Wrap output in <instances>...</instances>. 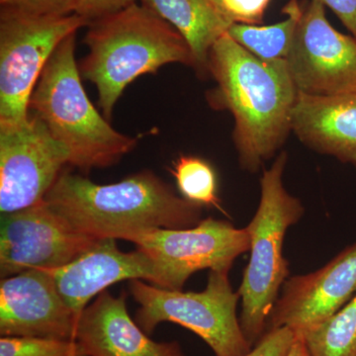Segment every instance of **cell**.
Here are the masks:
<instances>
[{
	"mask_svg": "<svg viewBox=\"0 0 356 356\" xmlns=\"http://www.w3.org/2000/svg\"><path fill=\"white\" fill-rule=\"evenodd\" d=\"M208 70L217 83L208 92V102L233 115L241 168L257 172L292 132L298 90L286 62L262 60L226 33L211 48Z\"/></svg>",
	"mask_w": 356,
	"mask_h": 356,
	"instance_id": "cell-1",
	"label": "cell"
},
{
	"mask_svg": "<svg viewBox=\"0 0 356 356\" xmlns=\"http://www.w3.org/2000/svg\"><path fill=\"white\" fill-rule=\"evenodd\" d=\"M44 200L76 231L96 238H129L154 229H189L203 207L179 197L149 170L100 185L63 170Z\"/></svg>",
	"mask_w": 356,
	"mask_h": 356,
	"instance_id": "cell-2",
	"label": "cell"
},
{
	"mask_svg": "<svg viewBox=\"0 0 356 356\" xmlns=\"http://www.w3.org/2000/svg\"><path fill=\"white\" fill-rule=\"evenodd\" d=\"M84 37L88 53L79 64L83 79L95 83L107 120L126 88L138 77L168 64L195 69L189 44L172 24L144 4L91 21Z\"/></svg>",
	"mask_w": 356,
	"mask_h": 356,
	"instance_id": "cell-3",
	"label": "cell"
},
{
	"mask_svg": "<svg viewBox=\"0 0 356 356\" xmlns=\"http://www.w3.org/2000/svg\"><path fill=\"white\" fill-rule=\"evenodd\" d=\"M76 34L56 49L30 98L29 110L70 153V165L88 173L116 165L138 144L115 130L89 100L76 64Z\"/></svg>",
	"mask_w": 356,
	"mask_h": 356,
	"instance_id": "cell-4",
	"label": "cell"
},
{
	"mask_svg": "<svg viewBox=\"0 0 356 356\" xmlns=\"http://www.w3.org/2000/svg\"><path fill=\"white\" fill-rule=\"evenodd\" d=\"M286 152H281L261 180L259 207L245 229L250 257L238 292L242 302L240 323L254 346L266 334L267 321L281 288L289 278V261L283 254L287 229L303 217L304 206L283 184Z\"/></svg>",
	"mask_w": 356,
	"mask_h": 356,
	"instance_id": "cell-5",
	"label": "cell"
},
{
	"mask_svg": "<svg viewBox=\"0 0 356 356\" xmlns=\"http://www.w3.org/2000/svg\"><path fill=\"white\" fill-rule=\"evenodd\" d=\"M229 273L210 270L207 286L201 292L175 291L130 280L131 295L140 306L136 323L147 334L161 323H175L200 337L216 356L247 355L252 346L236 315L241 296L234 292Z\"/></svg>",
	"mask_w": 356,
	"mask_h": 356,
	"instance_id": "cell-6",
	"label": "cell"
},
{
	"mask_svg": "<svg viewBox=\"0 0 356 356\" xmlns=\"http://www.w3.org/2000/svg\"><path fill=\"white\" fill-rule=\"evenodd\" d=\"M88 24L76 13L37 15L0 7V128L28 121L30 98L49 58Z\"/></svg>",
	"mask_w": 356,
	"mask_h": 356,
	"instance_id": "cell-7",
	"label": "cell"
},
{
	"mask_svg": "<svg viewBox=\"0 0 356 356\" xmlns=\"http://www.w3.org/2000/svg\"><path fill=\"white\" fill-rule=\"evenodd\" d=\"M301 3V16L285 58L297 90L312 96L356 92V37L332 27L321 0Z\"/></svg>",
	"mask_w": 356,
	"mask_h": 356,
	"instance_id": "cell-8",
	"label": "cell"
},
{
	"mask_svg": "<svg viewBox=\"0 0 356 356\" xmlns=\"http://www.w3.org/2000/svg\"><path fill=\"white\" fill-rule=\"evenodd\" d=\"M154 259L165 278V289L181 291L197 271L231 270L241 254L250 250L247 229L226 220L206 218L189 229H154L129 238Z\"/></svg>",
	"mask_w": 356,
	"mask_h": 356,
	"instance_id": "cell-9",
	"label": "cell"
},
{
	"mask_svg": "<svg viewBox=\"0 0 356 356\" xmlns=\"http://www.w3.org/2000/svg\"><path fill=\"white\" fill-rule=\"evenodd\" d=\"M98 241L76 231L44 199L24 209L1 214L0 277L32 269L60 268Z\"/></svg>",
	"mask_w": 356,
	"mask_h": 356,
	"instance_id": "cell-10",
	"label": "cell"
},
{
	"mask_svg": "<svg viewBox=\"0 0 356 356\" xmlns=\"http://www.w3.org/2000/svg\"><path fill=\"white\" fill-rule=\"evenodd\" d=\"M65 165L69 151L36 115L22 125L0 128L1 214L43 200Z\"/></svg>",
	"mask_w": 356,
	"mask_h": 356,
	"instance_id": "cell-11",
	"label": "cell"
},
{
	"mask_svg": "<svg viewBox=\"0 0 356 356\" xmlns=\"http://www.w3.org/2000/svg\"><path fill=\"white\" fill-rule=\"evenodd\" d=\"M356 294V243L322 268L285 281L266 331L287 327L296 334L322 324Z\"/></svg>",
	"mask_w": 356,
	"mask_h": 356,
	"instance_id": "cell-12",
	"label": "cell"
},
{
	"mask_svg": "<svg viewBox=\"0 0 356 356\" xmlns=\"http://www.w3.org/2000/svg\"><path fill=\"white\" fill-rule=\"evenodd\" d=\"M79 318L50 271L32 269L0 282V334L74 341Z\"/></svg>",
	"mask_w": 356,
	"mask_h": 356,
	"instance_id": "cell-13",
	"label": "cell"
},
{
	"mask_svg": "<svg viewBox=\"0 0 356 356\" xmlns=\"http://www.w3.org/2000/svg\"><path fill=\"white\" fill-rule=\"evenodd\" d=\"M50 271L62 298L77 318L93 297L115 283L143 280L165 288V274L143 250L122 252L115 238H102L74 261Z\"/></svg>",
	"mask_w": 356,
	"mask_h": 356,
	"instance_id": "cell-14",
	"label": "cell"
},
{
	"mask_svg": "<svg viewBox=\"0 0 356 356\" xmlns=\"http://www.w3.org/2000/svg\"><path fill=\"white\" fill-rule=\"evenodd\" d=\"M127 293L114 297L107 290L86 307L77 322L74 341L88 356H185L177 341L149 339L129 315Z\"/></svg>",
	"mask_w": 356,
	"mask_h": 356,
	"instance_id": "cell-15",
	"label": "cell"
},
{
	"mask_svg": "<svg viewBox=\"0 0 356 356\" xmlns=\"http://www.w3.org/2000/svg\"><path fill=\"white\" fill-rule=\"evenodd\" d=\"M291 129L307 147L356 168V92L334 96L298 92Z\"/></svg>",
	"mask_w": 356,
	"mask_h": 356,
	"instance_id": "cell-16",
	"label": "cell"
},
{
	"mask_svg": "<svg viewBox=\"0 0 356 356\" xmlns=\"http://www.w3.org/2000/svg\"><path fill=\"white\" fill-rule=\"evenodd\" d=\"M177 30L191 47L198 76H209L208 57L213 44L232 24L213 0H140Z\"/></svg>",
	"mask_w": 356,
	"mask_h": 356,
	"instance_id": "cell-17",
	"label": "cell"
},
{
	"mask_svg": "<svg viewBox=\"0 0 356 356\" xmlns=\"http://www.w3.org/2000/svg\"><path fill=\"white\" fill-rule=\"evenodd\" d=\"M282 13L286 14V19L276 24H233L227 33L234 41L262 60H285L301 16V1L290 0L283 7Z\"/></svg>",
	"mask_w": 356,
	"mask_h": 356,
	"instance_id": "cell-18",
	"label": "cell"
},
{
	"mask_svg": "<svg viewBox=\"0 0 356 356\" xmlns=\"http://www.w3.org/2000/svg\"><path fill=\"white\" fill-rule=\"evenodd\" d=\"M299 334L310 356H356V294L325 322Z\"/></svg>",
	"mask_w": 356,
	"mask_h": 356,
	"instance_id": "cell-19",
	"label": "cell"
},
{
	"mask_svg": "<svg viewBox=\"0 0 356 356\" xmlns=\"http://www.w3.org/2000/svg\"><path fill=\"white\" fill-rule=\"evenodd\" d=\"M170 172L182 197L201 207H214L225 212L218 196L216 172L207 161L197 156H180Z\"/></svg>",
	"mask_w": 356,
	"mask_h": 356,
	"instance_id": "cell-20",
	"label": "cell"
},
{
	"mask_svg": "<svg viewBox=\"0 0 356 356\" xmlns=\"http://www.w3.org/2000/svg\"><path fill=\"white\" fill-rule=\"evenodd\" d=\"M0 356H88L76 341L33 337H2Z\"/></svg>",
	"mask_w": 356,
	"mask_h": 356,
	"instance_id": "cell-21",
	"label": "cell"
},
{
	"mask_svg": "<svg viewBox=\"0 0 356 356\" xmlns=\"http://www.w3.org/2000/svg\"><path fill=\"white\" fill-rule=\"evenodd\" d=\"M232 25H261L271 0H213Z\"/></svg>",
	"mask_w": 356,
	"mask_h": 356,
	"instance_id": "cell-22",
	"label": "cell"
},
{
	"mask_svg": "<svg viewBox=\"0 0 356 356\" xmlns=\"http://www.w3.org/2000/svg\"><path fill=\"white\" fill-rule=\"evenodd\" d=\"M297 334L290 327L269 330L245 356H287Z\"/></svg>",
	"mask_w": 356,
	"mask_h": 356,
	"instance_id": "cell-23",
	"label": "cell"
},
{
	"mask_svg": "<svg viewBox=\"0 0 356 356\" xmlns=\"http://www.w3.org/2000/svg\"><path fill=\"white\" fill-rule=\"evenodd\" d=\"M0 7L37 15L63 16L74 13V0H0Z\"/></svg>",
	"mask_w": 356,
	"mask_h": 356,
	"instance_id": "cell-24",
	"label": "cell"
},
{
	"mask_svg": "<svg viewBox=\"0 0 356 356\" xmlns=\"http://www.w3.org/2000/svg\"><path fill=\"white\" fill-rule=\"evenodd\" d=\"M138 0H74V13L88 21L99 19L137 3Z\"/></svg>",
	"mask_w": 356,
	"mask_h": 356,
	"instance_id": "cell-25",
	"label": "cell"
},
{
	"mask_svg": "<svg viewBox=\"0 0 356 356\" xmlns=\"http://www.w3.org/2000/svg\"><path fill=\"white\" fill-rule=\"evenodd\" d=\"M330 7L341 23L356 37V0H321Z\"/></svg>",
	"mask_w": 356,
	"mask_h": 356,
	"instance_id": "cell-26",
	"label": "cell"
},
{
	"mask_svg": "<svg viewBox=\"0 0 356 356\" xmlns=\"http://www.w3.org/2000/svg\"><path fill=\"white\" fill-rule=\"evenodd\" d=\"M287 356H310L301 334H297L294 343H293L291 350H290Z\"/></svg>",
	"mask_w": 356,
	"mask_h": 356,
	"instance_id": "cell-27",
	"label": "cell"
}]
</instances>
